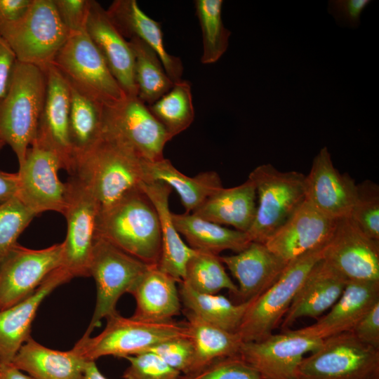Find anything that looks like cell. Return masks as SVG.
I'll return each mask as SVG.
<instances>
[{
  "label": "cell",
  "instance_id": "d4e9b609",
  "mask_svg": "<svg viewBox=\"0 0 379 379\" xmlns=\"http://www.w3.org/2000/svg\"><path fill=\"white\" fill-rule=\"evenodd\" d=\"M107 12L125 39H138L157 54L167 75L173 83L182 80V61L166 51L160 22L144 13L135 0L114 1Z\"/></svg>",
  "mask_w": 379,
  "mask_h": 379
},
{
  "label": "cell",
  "instance_id": "2e32d148",
  "mask_svg": "<svg viewBox=\"0 0 379 379\" xmlns=\"http://www.w3.org/2000/svg\"><path fill=\"white\" fill-rule=\"evenodd\" d=\"M322 258L347 281H379V241L366 236L350 216L338 220Z\"/></svg>",
  "mask_w": 379,
  "mask_h": 379
},
{
  "label": "cell",
  "instance_id": "ab89813d",
  "mask_svg": "<svg viewBox=\"0 0 379 379\" xmlns=\"http://www.w3.org/2000/svg\"><path fill=\"white\" fill-rule=\"evenodd\" d=\"M350 218L366 236L379 241V187L366 180L357 184V197Z\"/></svg>",
  "mask_w": 379,
  "mask_h": 379
},
{
  "label": "cell",
  "instance_id": "f5cc1de1",
  "mask_svg": "<svg viewBox=\"0 0 379 379\" xmlns=\"http://www.w3.org/2000/svg\"><path fill=\"white\" fill-rule=\"evenodd\" d=\"M4 146V144L2 143L1 142H0V150L1 149V148Z\"/></svg>",
  "mask_w": 379,
  "mask_h": 379
},
{
  "label": "cell",
  "instance_id": "3957f363",
  "mask_svg": "<svg viewBox=\"0 0 379 379\" xmlns=\"http://www.w3.org/2000/svg\"><path fill=\"white\" fill-rule=\"evenodd\" d=\"M46 91L45 71L16 60L0 98V142L11 147L19 165L36 137Z\"/></svg>",
  "mask_w": 379,
  "mask_h": 379
},
{
  "label": "cell",
  "instance_id": "c3c4849f",
  "mask_svg": "<svg viewBox=\"0 0 379 379\" xmlns=\"http://www.w3.org/2000/svg\"><path fill=\"white\" fill-rule=\"evenodd\" d=\"M15 57L4 41H0V98L7 90Z\"/></svg>",
  "mask_w": 379,
  "mask_h": 379
},
{
  "label": "cell",
  "instance_id": "ffe728a7",
  "mask_svg": "<svg viewBox=\"0 0 379 379\" xmlns=\"http://www.w3.org/2000/svg\"><path fill=\"white\" fill-rule=\"evenodd\" d=\"M86 32L124 93L137 96L132 49L112 22L107 10L96 1L91 0Z\"/></svg>",
  "mask_w": 379,
  "mask_h": 379
},
{
  "label": "cell",
  "instance_id": "277c9868",
  "mask_svg": "<svg viewBox=\"0 0 379 379\" xmlns=\"http://www.w3.org/2000/svg\"><path fill=\"white\" fill-rule=\"evenodd\" d=\"M70 34L59 17L53 0H33L20 20L0 27V37L16 60L44 71L53 64Z\"/></svg>",
  "mask_w": 379,
  "mask_h": 379
},
{
  "label": "cell",
  "instance_id": "d6a6232c",
  "mask_svg": "<svg viewBox=\"0 0 379 379\" xmlns=\"http://www.w3.org/2000/svg\"><path fill=\"white\" fill-rule=\"evenodd\" d=\"M69 132L74 167L76 161L92 149L102 138L106 105L82 94L69 84Z\"/></svg>",
  "mask_w": 379,
  "mask_h": 379
},
{
  "label": "cell",
  "instance_id": "f1b7e54d",
  "mask_svg": "<svg viewBox=\"0 0 379 379\" xmlns=\"http://www.w3.org/2000/svg\"><path fill=\"white\" fill-rule=\"evenodd\" d=\"M88 362L74 348L52 350L30 338L11 364L34 379H83Z\"/></svg>",
  "mask_w": 379,
  "mask_h": 379
},
{
  "label": "cell",
  "instance_id": "e0dca14e",
  "mask_svg": "<svg viewBox=\"0 0 379 379\" xmlns=\"http://www.w3.org/2000/svg\"><path fill=\"white\" fill-rule=\"evenodd\" d=\"M45 72L46 96L34 140L53 152L61 161L62 169L71 174L74 159L69 132V86L53 64Z\"/></svg>",
  "mask_w": 379,
  "mask_h": 379
},
{
  "label": "cell",
  "instance_id": "7402d4cb",
  "mask_svg": "<svg viewBox=\"0 0 379 379\" xmlns=\"http://www.w3.org/2000/svg\"><path fill=\"white\" fill-rule=\"evenodd\" d=\"M220 260L237 280V297L241 302L261 295L281 276L288 262L270 251L265 244L251 241L241 252L220 256Z\"/></svg>",
  "mask_w": 379,
  "mask_h": 379
},
{
  "label": "cell",
  "instance_id": "7c38bea8",
  "mask_svg": "<svg viewBox=\"0 0 379 379\" xmlns=\"http://www.w3.org/2000/svg\"><path fill=\"white\" fill-rule=\"evenodd\" d=\"M104 131L145 161L164 158V146L171 140L148 106L136 95H126L121 100L105 106Z\"/></svg>",
  "mask_w": 379,
  "mask_h": 379
},
{
  "label": "cell",
  "instance_id": "11a10c76",
  "mask_svg": "<svg viewBox=\"0 0 379 379\" xmlns=\"http://www.w3.org/2000/svg\"><path fill=\"white\" fill-rule=\"evenodd\" d=\"M0 379H1V377H0Z\"/></svg>",
  "mask_w": 379,
  "mask_h": 379
},
{
  "label": "cell",
  "instance_id": "8d00e7d4",
  "mask_svg": "<svg viewBox=\"0 0 379 379\" xmlns=\"http://www.w3.org/2000/svg\"><path fill=\"white\" fill-rule=\"evenodd\" d=\"M182 282L201 293L218 294L223 289L236 296L238 293V287L225 271L220 256L208 252L194 250L187 262Z\"/></svg>",
  "mask_w": 379,
  "mask_h": 379
},
{
  "label": "cell",
  "instance_id": "4fadbf2b",
  "mask_svg": "<svg viewBox=\"0 0 379 379\" xmlns=\"http://www.w3.org/2000/svg\"><path fill=\"white\" fill-rule=\"evenodd\" d=\"M60 169L58 157L34 140L19 165L17 197L36 215L46 211L63 213L67 185L59 178Z\"/></svg>",
  "mask_w": 379,
  "mask_h": 379
},
{
  "label": "cell",
  "instance_id": "74e56055",
  "mask_svg": "<svg viewBox=\"0 0 379 379\" xmlns=\"http://www.w3.org/2000/svg\"><path fill=\"white\" fill-rule=\"evenodd\" d=\"M222 0H196V15L202 32L204 65L217 62L227 51L231 32L225 27L222 20Z\"/></svg>",
  "mask_w": 379,
  "mask_h": 379
},
{
  "label": "cell",
  "instance_id": "f907efd6",
  "mask_svg": "<svg viewBox=\"0 0 379 379\" xmlns=\"http://www.w3.org/2000/svg\"><path fill=\"white\" fill-rule=\"evenodd\" d=\"M0 377L1 379H34L24 374L11 364L0 365Z\"/></svg>",
  "mask_w": 379,
  "mask_h": 379
},
{
  "label": "cell",
  "instance_id": "8992f818",
  "mask_svg": "<svg viewBox=\"0 0 379 379\" xmlns=\"http://www.w3.org/2000/svg\"><path fill=\"white\" fill-rule=\"evenodd\" d=\"M104 330L94 337L81 338L74 349L86 361L105 356L126 358L147 352L165 340L187 335L184 321L147 322L118 312L107 317Z\"/></svg>",
  "mask_w": 379,
  "mask_h": 379
},
{
  "label": "cell",
  "instance_id": "836d02e7",
  "mask_svg": "<svg viewBox=\"0 0 379 379\" xmlns=\"http://www.w3.org/2000/svg\"><path fill=\"white\" fill-rule=\"evenodd\" d=\"M180 301L185 308L225 331L237 333L242 319L257 298L234 304L224 295L198 293L185 283L179 284Z\"/></svg>",
  "mask_w": 379,
  "mask_h": 379
},
{
  "label": "cell",
  "instance_id": "b9f144b4",
  "mask_svg": "<svg viewBox=\"0 0 379 379\" xmlns=\"http://www.w3.org/2000/svg\"><path fill=\"white\" fill-rule=\"evenodd\" d=\"M128 367L124 379H178L181 374L152 352H145L126 358Z\"/></svg>",
  "mask_w": 379,
  "mask_h": 379
},
{
  "label": "cell",
  "instance_id": "603a6c76",
  "mask_svg": "<svg viewBox=\"0 0 379 379\" xmlns=\"http://www.w3.org/2000/svg\"><path fill=\"white\" fill-rule=\"evenodd\" d=\"M378 301L379 281H348L341 296L326 314L314 324L295 331L320 340L352 332L359 319Z\"/></svg>",
  "mask_w": 379,
  "mask_h": 379
},
{
  "label": "cell",
  "instance_id": "44dd1931",
  "mask_svg": "<svg viewBox=\"0 0 379 379\" xmlns=\"http://www.w3.org/2000/svg\"><path fill=\"white\" fill-rule=\"evenodd\" d=\"M72 279L60 267L50 273L29 297L0 311V365L11 364L21 346L31 338L32 324L42 301Z\"/></svg>",
  "mask_w": 379,
  "mask_h": 379
},
{
  "label": "cell",
  "instance_id": "db71d44e",
  "mask_svg": "<svg viewBox=\"0 0 379 379\" xmlns=\"http://www.w3.org/2000/svg\"><path fill=\"white\" fill-rule=\"evenodd\" d=\"M0 41H4V40L1 39V37H0Z\"/></svg>",
  "mask_w": 379,
  "mask_h": 379
},
{
  "label": "cell",
  "instance_id": "681fc988",
  "mask_svg": "<svg viewBox=\"0 0 379 379\" xmlns=\"http://www.w3.org/2000/svg\"><path fill=\"white\" fill-rule=\"evenodd\" d=\"M18 192V173H8L0 170V205L17 196Z\"/></svg>",
  "mask_w": 379,
  "mask_h": 379
},
{
  "label": "cell",
  "instance_id": "ba28073f",
  "mask_svg": "<svg viewBox=\"0 0 379 379\" xmlns=\"http://www.w3.org/2000/svg\"><path fill=\"white\" fill-rule=\"evenodd\" d=\"M53 65L71 86L105 105L126 95L86 30L70 34Z\"/></svg>",
  "mask_w": 379,
  "mask_h": 379
},
{
  "label": "cell",
  "instance_id": "8fae6325",
  "mask_svg": "<svg viewBox=\"0 0 379 379\" xmlns=\"http://www.w3.org/2000/svg\"><path fill=\"white\" fill-rule=\"evenodd\" d=\"M66 185V205L62 215L67 221V234L62 242L61 267L72 278L89 277L99 206L90 186L79 175H70Z\"/></svg>",
  "mask_w": 379,
  "mask_h": 379
},
{
  "label": "cell",
  "instance_id": "cb8c5ba5",
  "mask_svg": "<svg viewBox=\"0 0 379 379\" xmlns=\"http://www.w3.org/2000/svg\"><path fill=\"white\" fill-rule=\"evenodd\" d=\"M348 281L323 258L306 277L281 323L284 331L302 317L318 318L340 298Z\"/></svg>",
  "mask_w": 379,
  "mask_h": 379
},
{
  "label": "cell",
  "instance_id": "7bdbcfd3",
  "mask_svg": "<svg viewBox=\"0 0 379 379\" xmlns=\"http://www.w3.org/2000/svg\"><path fill=\"white\" fill-rule=\"evenodd\" d=\"M152 352L181 374L190 372L194 359V346L187 335L161 342L152 348Z\"/></svg>",
  "mask_w": 379,
  "mask_h": 379
},
{
  "label": "cell",
  "instance_id": "6da1fadb",
  "mask_svg": "<svg viewBox=\"0 0 379 379\" xmlns=\"http://www.w3.org/2000/svg\"><path fill=\"white\" fill-rule=\"evenodd\" d=\"M150 266H157L161 234L157 212L147 194L135 189L99 213L96 236Z\"/></svg>",
  "mask_w": 379,
  "mask_h": 379
},
{
  "label": "cell",
  "instance_id": "60d3db41",
  "mask_svg": "<svg viewBox=\"0 0 379 379\" xmlns=\"http://www.w3.org/2000/svg\"><path fill=\"white\" fill-rule=\"evenodd\" d=\"M178 379H262L260 374L239 355L221 358Z\"/></svg>",
  "mask_w": 379,
  "mask_h": 379
},
{
  "label": "cell",
  "instance_id": "30bf717a",
  "mask_svg": "<svg viewBox=\"0 0 379 379\" xmlns=\"http://www.w3.org/2000/svg\"><path fill=\"white\" fill-rule=\"evenodd\" d=\"M149 266L104 239L95 237L89 273L96 284V304L82 338L91 336L103 318L118 312L116 306L119 299L129 293Z\"/></svg>",
  "mask_w": 379,
  "mask_h": 379
},
{
  "label": "cell",
  "instance_id": "816d5d0a",
  "mask_svg": "<svg viewBox=\"0 0 379 379\" xmlns=\"http://www.w3.org/2000/svg\"><path fill=\"white\" fill-rule=\"evenodd\" d=\"M83 379H107L98 368L95 361H88Z\"/></svg>",
  "mask_w": 379,
  "mask_h": 379
},
{
  "label": "cell",
  "instance_id": "5b68a950",
  "mask_svg": "<svg viewBox=\"0 0 379 379\" xmlns=\"http://www.w3.org/2000/svg\"><path fill=\"white\" fill-rule=\"evenodd\" d=\"M248 178L255 187L257 208L247 234L251 241L265 244L305 201V175L267 164L255 168Z\"/></svg>",
  "mask_w": 379,
  "mask_h": 379
},
{
  "label": "cell",
  "instance_id": "9a60e30c",
  "mask_svg": "<svg viewBox=\"0 0 379 379\" xmlns=\"http://www.w3.org/2000/svg\"><path fill=\"white\" fill-rule=\"evenodd\" d=\"M322 342L295 330H286L258 341L243 342L239 356L262 379H296L297 369L304 354L316 351Z\"/></svg>",
  "mask_w": 379,
  "mask_h": 379
},
{
  "label": "cell",
  "instance_id": "e575fe53",
  "mask_svg": "<svg viewBox=\"0 0 379 379\" xmlns=\"http://www.w3.org/2000/svg\"><path fill=\"white\" fill-rule=\"evenodd\" d=\"M134 56V77L137 96L147 106L153 104L173 86L157 54L138 39H129Z\"/></svg>",
  "mask_w": 379,
  "mask_h": 379
},
{
  "label": "cell",
  "instance_id": "d6986e66",
  "mask_svg": "<svg viewBox=\"0 0 379 379\" xmlns=\"http://www.w3.org/2000/svg\"><path fill=\"white\" fill-rule=\"evenodd\" d=\"M338 220L324 215L305 200L265 244L277 256L288 262L324 245L331 238Z\"/></svg>",
  "mask_w": 379,
  "mask_h": 379
},
{
  "label": "cell",
  "instance_id": "ac0fdd59",
  "mask_svg": "<svg viewBox=\"0 0 379 379\" xmlns=\"http://www.w3.org/2000/svg\"><path fill=\"white\" fill-rule=\"evenodd\" d=\"M356 197L354 180L340 173L328 148H321L305 175V200L324 215L338 220L350 216Z\"/></svg>",
  "mask_w": 379,
  "mask_h": 379
},
{
  "label": "cell",
  "instance_id": "83f0119b",
  "mask_svg": "<svg viewBox=\"0 0 379 379\" xmlns=\"http://www.w3.org/2000/svg\"><path fill=\"white\" fill-rule=\"evenodd\" d=\"M257 208L255 187L248 179L230 188L222 187L206 199L192 213L220 225H228L247 233Z\"/></svg>",
  "mask_w": 379,
  "mask_h": 379
},
{
  "label": "cell",
  "instance_id": "5bb4252c",
  "mask_svg": "<svg viewBox=\"0 0 379 379\" xmlns=\"http://www.w3.org/2000/svg\"><path fill=\"white\" fill-rule=\"evenodd\" d=\"M62 260V243L41 249L17 244L0 265V311L32 294Z\"/></svg>",
  "mask_w": 379,
  "mask_h": 379
},
{
  "label": "cell",
  "instance_id": "f35d334b",
  "mask_svg": "<svg viewBox=\"0 0 379 379\" xmlns=\"http://www.w3.org/2000/svg\"><path fill=\"white\" fill-rule=\"evenodd\" d=\"M36 215L17 196L0 205V265Z\"/></svg>",
  "mask_w": 379,
  "mask_h": 379
},
{
  "label": "cell",
  "instance_id": "52a82bcc",
  "mask_svg": "<svg viewBox=\"0 0 379 379\" xmlns=\"http://www.w3.org/2000/svg\"><path fill=\"white\" fill-rule=\"evenodd\" d=\"M325 244L289 261L279 279L255 298L237 331L243 342L258 341L272 334L308 273L322 259Z\"/></svg>",
  "mask_w": 379,
  "mask_h": 379
},
{
  "label": "cell",
  "instance_id": "7dc6e473",
  "mask_svg": "<svg viewBox=\"0 0 379 379\" xmlns=\"http://www.w3.org/2000/svg\"><path fill=\"white\" fill-rule=\"evenodd\" d=\"M33 0H0V27L20 20Z\"/></svg>",
  "mask_w": 379,
  "mask_h": 379
},
{
  "label": "cell",
  "instance_id": "7a4b0ae2",
  "mask_svg": "<svg viewBox=\"0 0 379 379\" xmlns=\"http://www.w3.org/2000/svg\"><path fill=\"white\" fill-rule=\"evenodd\" d=\"M143 162L128 146L103 131L96 145L76 161L70 175L87 182L100 213L140 187L145 180Z\"/></svg>",
  "mask_w": 379,
  "mask_h": 379
},
{
  "label": "cell",
  "instance_id": "484cf974",
  "mask_svg": "<svg viewBox=\"0 0 379 379\" xmlns=\"http://www.w3.org/2000/svg\"><path fill=\"white\" fill-rule=\"evenodd\" d=\"M177 284L157 266H149L129 291L136 302L132 317L154 323L173 320L182 312Z\"/></svg>",
  "mask_w": 379,
  "mask_h": 379
},
{
  "label": "cell",
  "instance_id": "4dcf8cb0",
  "mask_svg": "<svg viewBox=\"0 0 379 379\" xmlns=\"http://www.w3.org/2000/svg\"><path fill=\"white\" fill-rule=\"evenodd\" d=\"M172 218L179 234L195 251L219 255L223 251L230 250L237 253L251 242L246 232L227 228L192 213H172Z\"/></svg>",
  "mask_w": 379,
  "mask_h": 379
},
{
  "label": "cell",
  "instance_id": "f546056e",
  "mask_svg": "<svg viewBox=\"0 0 379 379\" xmlns=\"http://www.w3.org/2000/svg\"><path fill=\"white\" fill-rule=\"evenodd\" d=\"M146 181H160L178 194L185 213H192L206 199L222 187L218 173L205 171L194 177L178 171L171 162L162 158L143 162Z\"/></svg>",
  "mask_w": 379,
  "mask_h": 379
},
{
  "label": "cell",
  "instance_id": "f6af8a7d",
  "mask_svg": "<svg viewBox=\"0 0 379 379\" xmlns=\"http://www.w3.org/2000/svg\"><path fill=\"white\" fill-rule=\"evenodd\" d=\"M370 2L369 0H331L328 1V11L338 25L357 28L360 25L361 12Z\"/></svg>",
  "mask_w": 379,
  "mask_h": 379
},
{
  "label": "cell",
  "instance_id": "bcb514c9",
  "mask_svg": "<svg viewBox=\"0 0 379 379\" xmlns=\"http://www.w3.org/2000/svg\"><path fill=\"white\" fill-rule=\"evenodd\" d=\"M352 332L361 342L379 349V301L359 319Z\"/></svg>",
  "mask_w": 379,
  "mask_h": 379
},
{
  "label": "cell",
  "instance_id": "d590c367",
  "mask_svg": "<svg viewBox=\"0 0 379 379\" xmlns=\"http://www.w3.org/2000/svg\"><path fill=\"white\" fill-rule=\"evenodd\" d=\"M149 109L166 131L171 140L186 130L194 119L191 84L180 80L153 104Z\"/></svg>",
  "mask_w": 379,
  "mask_h": 379
},
{
  "label": "cell",
  "instance_id": "4316f807",
  "mask_svg": "<svg viewBox=\"0 0 379 379\" xmlns=\"http://www.w3.org/2000/svg\"><path fill=\"white\" fill-rule=\"evenodd\" d=\"M140 187L152 202L159 220L161 252L157 267L180 284L184 279L187 262L194 250L183 241L173 223L169 208L172 189L160 181L143 182Z\"/></svg>",
  "mask_w": 379,
  "mask_h": 379
},
{
  "label": "cell",
  "instance_id": "ee69618b",
  "mask_svg": "<svg viewBox=\"0 0 379 379\" xmlns=\"http://www.w3.org/2000/svg\"><path fill=\"white\" fill-rule=\"evenodd\" d=\"M62 23L70 33L86 30L91 0H53Z\"/></svg>",
  "mask_w": 379,
  "mask_h": 379
},
{
  "label": "cell",
  "instance_id": "1f68e13d",
  "mask_svg": "<svg viewBox=\"0 0 379 379\" xmlns=\"http://www.w3.org/2000/svg\"><path fill=\"white\" fill-rule=\"evenodd\" d=\"M182 312L194 350L193 363L189 373L215 360L239 355L243 341L237 333L218 327L186 308Z\"/></svg>",
  "mask_w": 379,
  "mask_h": 379
},
{
  "label": "cell",
  "instance_id": "9c48e42d",
  "mask_svg": "<svg viewBox=\"0 0 379 379\" xmlns=\"http://www.w3.org/2000/svg\"><path fill=\"white\" fill-rule=\"evenodd\" d=\"M296 379H379V349L352 332L332 335L302 359Z\"/></svg>",
  "mask_w": 379,
  "mask_h": 379
}]
</instances>
